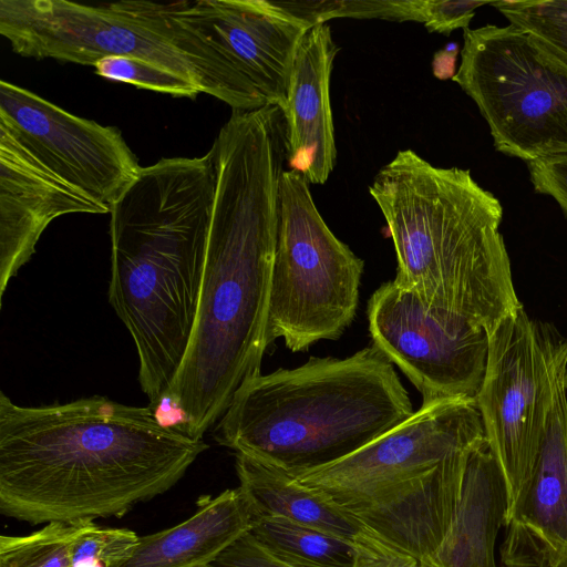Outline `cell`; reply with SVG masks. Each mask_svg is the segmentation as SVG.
Wrapping results in <instances>:
<instances>
[{"instance_id":"cell-5","label":"cell","mask_w":567,"mask_h":567,"mask_svg":"<svg viewBox=\"0 0 567 567\" xmlns=\"http://www.w3.org/2000/svg\"><path fill=\"white\" fill-rule=\"evenodd\" d=\"M413 413L393 363L372 344L245 381L215 440L293 476L354 453Z\"/></svg>"},{"instance_id":"cell-20","label":"cell","mask_w":567,"mask_h":567,"mask_svg":"<svg viewBox=\"0 0 567 567\" xmlns=\"http://www.w3.org/2000/svg\"><path fill=\"white\" fill-rule=\"evenodd\" d=\"M236 472L255 518L282 516L348 539L362 526L322 493L276 466L236 453Z\"/></svg>"},{"instance_id":"cell-25","label":"cell","mask_w":567,"mask_h":567,"mask_svg":"<svg viewBox=\"0 0 567 567\" xmlns=\"http://www.w3.org/2000/svg\"><path fill=\"white\" fill-rule=\"evenodd\" d=\"M94 69L97 75L106 80L133 84L140 89L190 99L200 93L189 80L136 58L107 56L96 62Z\"/></svg>"},{"instance_id":"cell-21","label":"cell","mask_w":567,"mask_h":567,"mask_svg":"<svg viewBox=\"0 0 567 567\" xmlns=\"http://www.w3.org/2000/svg\"><path fill=\"white\" fill-rule=\"evenodd\" d=\"M249 533L271 555L292 567H352L351 539L292 519L256 517Z\"/></svg>"},{"instance_id":"cell-16","label":"cell","mask_w":567,"mask_h":567,"mask_svg":"<svg viewBox=\"0 0 567 567\" xmlns=\"http://www.w3.org/2000/svg\"><path fill=\"white\" fill-rule=\"evenodd\" d=\"M475 445L450 455L421 475L340 507L427 564L453 520L467 457Z\"/></svg>"},{"instance_id":"cell-8","label":"cell","mask_w":567,"mask_h":567,"mask_svg":"<svg viewBox=\"0 0 567 567\" xmlns=\"http://www.w3.org/2000/svg\"><path fill=\"white\" fill-rule=\"evenodd\" d=\"M474 101L496 151L530 162L567 154V68L508 24L465 29L452 79Z\"/></svg>"},{"instance_id":"cell-2","label":"cell","mask_w":567,"mask_h":567,"mask_svg":"<svg viewBox=\"0 0 567 567\" xmlns=\"http://www.w3.org/2000/svg\"><path fill=\"white\" fill-rule=\"evenodd\" d=\"M208 449L155 409L93 395L21 406L0 393V512L30 524L121 517Z\"/></svg>"},{"instance_id":"cell-18","label":"cell","mask_w":567,"mask_h":567,"mask_svg":"<svg viewBox=\"0 0 567 567\" xmlns=\"http://www.w3.org/2000/svg\"><path fill=\"white\" fill-rule=\"evenodd\" d=\"M254 520L238 487L215 497L205 496L186 520L138 537L130 554L114 567H208L251 530Z\"/></svg>"},{"instance_id":"cell-23","label":"cell","mask_w":567,"mask_h":567,"mask_svg":"<svg viewBox=\"0 0 567 567\" xmlns=\"http://www.w3.org/2000/svg\"><path fill=\"white\" fill-rule=\"evenodd\" d=\"M491 4L567 68V0H501Z\"/></svg>"},{"instance_id":"cell-14","label":"cell","mask_w":567,"mask_h":567,"mask_svg":"<svg viewBox=\"0 0 567 567\" xmlns=\"http://www.w3.org/2000/svg\"><path fill=\"white\" fill-rule=\"evenodd\" d=\"M505 526L503 567H567V338L553 371L537 463Z\"/></svg>"},{"instance_id":"cell-24","label":"cell","mask_w":567,"mask_h":567,"mask_svg":"<svg viewBox=\"0 0 567 567\" xmlns=\"http://www.w3.org/2000/svg\"><path fill=\"white\" fill-rule=\"evenodd\" d=\"M309 27L334 18L421 22V0L275 1Z\"/></svg>"},{"instance_id":"cell-13","label":"cell","mask_w":567,"mask_h":567,"mask_svg":"<svg viewBox=\"0 0 567 567\" xmlns=\"http://www.w3.org/2000/svg\"><path fill=\"white\" fill-rule=\"evenodd\" d=\"M178 16L261 97L282 106L299 41L311 28L272 0L182 1Z\"/></svg>"},{"instance_id":"cell-10","label":"cell","mask_w":567,"mask_h":567,"mask_svg":"<svg viewBox=\"0 0 567 567\" xmlns=\"http://www.w3.org/2000/svg\"><path fill=\"white\" fill-rule=\"evenodd\" d=\"M368 319L373 346L415 385L422 405L475 400L487 360L485 330L433 317L412 291L393 280L371 296Z\"/></svg>"},{"instance_id":"cell-4","label":"cell","mask_w":567,"mask_h":567,"mask_svg":"<svg viewBox=\"0 0 567 567\" xmlns=\"http://www.w3.org/2000/svg\"><path fill=\"white\" fill-rule=\"evenodd\" d=\"M369 193L396 252L393 281L433 317L488 334L523 308L499 231L503 207L468 169L437 167L402 150L380 168Z\"/></svg>"},{"instance_id":"cell-9","label":"cell","mask_w":567,"mask_h":567,"mask_svg":"<svg viewBox=\"0 0 567 567\" xmlns=\"http://www.w3.org/2000/svg\"><path fill=\"white\" fill-rule=\"evenodd\" d=\"M565 338L553 323L529 318L524 307L487 334L485 373L475 403L506 485V518L537 463L553 371Z\"/></svg>"},{"instance_id":"cell-12","label":"cell","mask_w":567,"mask_h":567,"mask_svg":"<svg viewBox=\"0 0 567 567\" xmlns=\"http://www.w3.org/2000/svg\"><path fill=\"white\" fill-rule=\"evenodd\" d=\"M484 439L475 400L439 401L354 453L292 477L342 506L421 475Z\"/></svg>"},{"instance_id":"cell-28","label":"cell","mask_w":567,"mask_h":567,"mask_svg":"<svg viewBox=\"0 0 567 567\" xmlns=\"http://www.w3.org/2000/svg\"><path fill=\"white\" fill-rule=\"evenodd\" d=\"M492 1L422 0V23L430 32L450 34L456 29H468L477 8Z\"/></svg>"},{"instance_id":"cell-31","label":"cell","mask_w":567,"mask_h":567,"mask_svg":"<svg viewBox=\"0 0 567 567\" xmlns=\"http://www.w3.org/2000/svg\"><path fill=\"white\" fill-rule=\"evenodd\" d=\"M458 54V44L455 42L435 52L432 62L433 74L439 80L453 79L455 75V64Z\"/></svg>"},{"instance_id":"cell-15","label":"cell","mask_w":567,"mask_h":567,"mask_svg":"<svg viewBox=\"0 0 567 567\" xmlns=\"http://www.w3.org/2000/svg\"><path fill=\"white\" fill-rule=\"evenodd\" d=\"M73 213L106 214L51 173L0 127V298L10 279L35 252L48 225Z\"/></svg>"},{"instance_id":"cell-7","label":"cell","mask_w":567,"mask_h":567,"mask_svg":"<svg viewBox=\"0 0 567 567\" xmlns=\"http://www.w3.org/2000/svg\"><path fill=\"white\" fill-rule=\"evenodd\" d=\"M364 262L321 217L307 179L285 169L272 265L267 342L292 352L337 340L354 319Z\"/></svg>"},{"instance_id":"cell-3","label":"cell","mask_w":567,"mask_h":567,"mask_svg":"<svg viewBox=\"0 0 567 567\" xmlns=\"http://www.w3.org/2000/svg\"><path fill=\"white\" fill-rule=\"evenodd\" d=\"M213 152L142 167L111 209L109 301L138 355V381L157 409L196 321L216 194Z\"/></svg>"},{"instance_id":"cell-29","label":"cell","mask_w":567,"mask_h":567,"mask_svg":"<svg viewBox=\"0 0 567 567\" xmlns=\"http://www.w3.org/2000/svg\"><path fill=\"white\" fill-rule=\"evenodd\" d=\"M526 164L535 192L551 197L567 217V154Z\"/></svg>"},{"instance_id":"cell-19","label":"cell","mask_w":567,"mask_h":567,"mask_svg":"<svg viewBox=\"0 0 567 567\" xmlns=\"http://www.w3.org/2000/svg\"><path fill=\"white\" fill-rule=\"evenodd\" d=\"M506 513V485L484 440L468 454L455 515L429 567H496L495 542Z\"/></svg>"},{"instance_id":"cell-30","label":"cell","mask_w":567,"mask_h":567,"mask_svg":"<svg viewBox=\"0 0 567 567\" xmlns=\"http://www.w3.org/2000/svg\"><path fill=\"white\" fill-rule=\"evenodd\" d=\"M208 567H292L276 558L247 533L225 549Z\"/></svg>"},{"instance_id":"cell-27","label":"cell","mask_w":567,"mask_h":567,"mask_svg":"<svg viewBox=\"0 0 567 567\" xmlns=\"http://www.w3.org/2000/svg\"><path fill=\"white\" fill-rule=\"evenodd\" d=\"M351 543L352 567H429L422 559L363 525L351 538Z\"/></svg>"},{"instance_id":"cell-26","label":"cell","mask_w":567,"mask_h":567,"mask_svg":"<svg viewBox=\"0 0 567 567\" xmlns=\"http://www.w3.org/2000/svg\"><path fill=\"white\" fill-rule=\"evenodd\" d=\"M137 539L131 529L100 527L86 520L74 546L73 567H114L130 554Z\"/></svg>"},{"instance_id":"cell-22","label":"cell","mask_w":567,"mask_h":567,"mask_svg":"<svg viewBox=\"0 0 567 567\" xmlns=\"http://www.w3.org/2000/svg\"><path fill=\"white\" fill-rule=\"evenodd\" d=\"M85 522H52L28 535H1L0 567H73Z\"/></svg>"},{"instance_id":"cell-6","label":"cell","mask_w":567,"mask_h":567,"mask_svg":"<svg viewBox=\"0 0 567 567\" xmlns=\"http://www.w3.org/2000/svg\"><path fill=\"white\" fill-rule=\"evenodd\" d=\"M182 1L0 0V33L19 55L92 65L141 59L190 82L233 111L265 107L227 59L178 16Z\"/></svg>"},{"instance_id":"cell-1","label":"cell","mask_w":567,"mask_h":567,"mask_svg":"<svg viewBox=\"0 0 567 567\" xmlns=\"http://www.w3.org/2000/svg\"><path fill=\"white\" fill-rule=\"evenodd\" d=\"M210 151L216 194L199 303L184 360L165 401L195 440L260 374L287 138L280 106L233 111Z\"/></svg>"},{"instance_id":"cell-11","label":"cell","mask_w":567,"mask_h":567,"mask_svg":"<svg viewBox=\"0 0 567 567\" xmlns=\"http://www.w3.org/2000/svg\"><path fill=\"white\" fill-rule=\"evenodd\" d=\"M0 127L51 173L110 213L142 169L115 126L76 116L4 80Z\"/></svg>"},{"instance_id":"cell-17","label":"cell","mask_w":567,"mask_h":567,"mask_svg":"<svg viewBox=\"0 0 567 567\" xmlns=\"http://www.w3.org/2000/svg\"><path fill=\"white\" fill-rule=\"evenodd\" d=\"M338 52L327 23L309 28L297 47L281 106L287 165L309 184H324L336 165L330 78Z\"/></svg>"}]
</instances>
